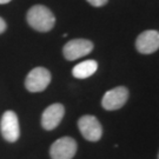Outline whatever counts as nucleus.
<instances>
[{
    "mask_svg": "<svg viewBox=\"0 0 159 159\" xmlns=\"http://www.w3.org/2000/svg\"><path fill=\"white\" fill-rule=\"evenodd\" d=\"M26 19L30 26L39 32L51 31L56 24V18L53 13L44 5L32 6L27 12Z\"/></svg>",
    "mask_w": 159,
    "mask_h": 159,
    "instance_id": "nucleus-1",
    "label": "nucleus"
},
{
    "mask_svg": "<svg viewBox=\"0 0 159 159\" xmlns=\"http://www.w3.org/2000/svg\"><path fill=\"white\" fill-rule=\"evenodd\" d=\"M51 83V73L45 67L33 68L26 77L25 86L30 92L44 91Z\"/></svg>",
    "mask_w": 159,
    "mask_h": 159,
    "instance_id": "nucleus-2",
    "label": "nucleus"
},
{
    "mask_svg": "<svg viewBox=\"0 0 159 159\" xmlns=\"http://www.w3.org/2000/svg\"><path fill=\"white\" fill-rule=\"evenodd\" d=\"M0 131L5 140L10 143H14L19 139L20 136V127L18 116L13 111H6L1 117L0 121Z\"/></svg>",
    "mask_w": 159,
    "mask_h": 159,
    "instance_id": "nucleus-3",
    "label": "nucleus"
},
{
    "mask_svg": "<svg viewBox=\"0 0 159 159\" xmlns=\"http://www.w3.org/2000/svg\"><path fill=\"white\" fill-rule=\"evenodd\" d=\"M77 152V142L71 137H63L52 144L50 156L52 159H72Z\"/></svg>",
    "mask_w": 159,
    "mask_h": 159,
    "instance_id": "nucleus-4",
    "label": "nucleus"
},
{
    "mask_svg": "<svg viewBox=\"0 0 159 159\" xmlns=\"http://www.w3.org/2000/svg\"><path fill=\"white\" fill-rule=\"evenodd\" d=\"M93 50V43L87 39H73L65 44L63 48L64 57L67 60H77L90 54Z\"/></svg>",
    "mask_w": 159,
    "mask_h": 159,
    "instance_id": "nucleus-5",
    "label": "nucleus"
},
{
    "mask_svg": "<svg viewBox=\"0 0 159 159\" xmlns=\"http://www.w3.org/2000/svg\"><path fill=\"white\" fill-rule=\"evenodd\" d=\"M127 99H129V90L124 86H118L104 94L102 105L107 111H116L123 107L127 102Z\"/></svg>",
    "mask_w": 159,
    "mask_h": 159,
    "instance_id": "nucleus-6",
    "label": "nucleus"
},
{
    "mask_svg": "<svg viewBox=\"0 0 159 159\" xmlns=\"http://www.w3.org/2000/svg\"><path fill=\"white\" fill-rule=\"evenodd\" d=\"M78 127L80 133L86 140L98 142L102 134V127L99 120L94 116H83L78 120Z\"/></svg>",
    "mask_w": 159,
    "mask_h": 159,
    "instance_id": "nucleus-7",
    "label": "nucleus"
},
{
    "mask_svg": "<svg viewBox=\"0 0 159 159\" xmlns=\"http://www.w3.org/2000/svg\"><path fill=\"white\" fill-rule=\"evenodd\" d=\"M137 51L142 54H151L159 50V32L154 30L144 31L136 40Z\"/></svg>",
    "mask_w": 159,
    "mask_h": 159,
    "instance_id": "nucleus-8",
    "label": "nucleus"
},
{
    "mask_svg": "<svg viewBox=\"0 0 159 159\" xmlns=\"http://www.w3.org/2000/svg\"><path fill=\"white\" fill-rule=\"evenodd\" d=\"M65 114V107L61 104H52L47 108H45L41 116V125L45 130L50 131L56 129Z\"/></svg>",
    "mask_w": 159,
    "mask_h": 159,
    "instance_id": "nucleus-9",
    "label": "nucleus"
},
{
    "mask_svg": "<svg viewBox=\"0 0 159 159\" xmlns=\"http://www.w3.org/2000/svg\"><path fill=\"white\" fill-rule=\"evenodd\" d=\"M98 64L94 60H85L81 61L78 65H75L72 70V74L74 78L77 79H86L89 77H91L92 74L96 73Z\"/></svg>",
    "mask_w": 159,
    "mask_h": 159,
    "instance_id": "nucleus-10",
    "label": "nucleus"
},
{
    "mask_svg": "<svg viewBox=\"0 0 159 159\" xmlns=\"http://www.w3.org/2000/svg\"><path fill=\"white\" fill-rule=\"evenodd\" d=\"M107 1L108 0H87V2L91 4L92 6H94V7H102V6L106 5Z\"/></svg>",
    "mask_w": 159,
    "mask_h": 159,
    "instance_id": "nucleus-11",
    "label": "nucleus"
},
{
    "mask_svg": "<svg viewBox=\"0 0 159 159\" xmlns=\"http://www.w3.org/2000/svg\"><path fill=\"white\" fill-rule=\"evenodd\" d=\"M6 30V23L5 20L2 19V18H0V34L2 33V32H5Z\"/></svg>",
    "mask_w": 159,
    "mask_h": 159,
    "instance_id": "nucleus-12",
    "label": "nucleus"
},
{
    "mask_svg": "<svg viewBox=\"0 0 159 159\" xmlns=\"http://www.w3.org/2000/svg\"><path fill=\"white\" fill-rule=\"evenodd\" d=\"M11 0H0V4H7V2H10Z\"/></svg>",
    "mask_w": 159,
    "mask_h": 159,
    "instance_id": "nucleus-13",
    "label": "nucleus"
},
{
    "mask_svg": "<svg viewBox=\"0 0 159 159\" xmlns=\"http://www.w3.org/2000/svg\"><path fill=\"white\" fill-rule=\"evenodd\" d=\"M158 159H159V154H158Z\"/></svg>",
    "mask_w": 159,
    "mask_h": 159,
    "instance_id": "nucleus-14",
    "label": "nucleus"
}]
</instances>
